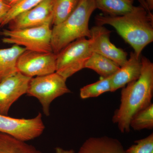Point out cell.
I'll use <instances>...</instances> for the list:
<instances>
[{
    "label": "cell",
    "mask_w": 153,
    "mask_h": 153,
    "mask_svg": "<svg viewBox=\"0 0 153 153\" xmlns=\"http://www.w3.org/2000/svg\"><path fill=\"white\" fill-rule=\"evenodd\" d=\"M66 79L55 72L52 74L32 77L27 94L38 99L44 114L50 115V105L55 99L71 92L66 84Z\"/></svg>",
    "instance_id": "5b68a950"
},
{
    "label": "cell",
    "mask_w": 153,
    "mask_h": 153,
    "mask_svg": "<svg viewBox=\"0 0 153 153\" xmlns=\"http://www.w3.org/2000/svg\"><path fill=\"white\" fill-rule=\"evenodd\" d=\"M148 10L151 12L153 10V0H145Z\"/></svg>",
    "instance_id": "484cf974"
},
{
    "label": "cell",
    "mask_w": 153,
    "mask_h": 153,
    "mask_svg": "<svg viewBox=\"0 0 153 153\" xmlns=\"http://www.w3.org/2000/svg\"><path fill=\"white\" fill-rule=\"evenodd\" d=\"M52 24L47 23L35 27L11 30L4 29L0 32L2 41L8 44L24 46L27 50L51 53Z\"/></svg>",
    "instance_id": "277c9868"
},
{
    "label": "cell",
    "mask_w": 153,
    "mask_h": 153,
    "mask_svg": "<svg viewBox=\"0 0 153 153\" xmlns=\"http://www.w3.org/2000/svg\"><path fill=\"white\" fill-rule=\"evenodd\" d=\"M0 153H43L34 146L0 132Z\"/></svg>",
    "instance_id": "e0dca14e"
},
{
    "label": "cell",
    "mask_w": 153,
    "mask_h": 153,
    "mask_svg": "<svg viewBox=\"0 0 153 153\" xmlns=\"http://www.w3.org/2000/svg\"><path fill=\"white\" fill-rule=\"evenodd\" d=\"M120 68V66L112 60L95 52H92L84 66V68L95 71L101 77L112 76Z\"/></svg>",
    "instance_id": "9a60e30c"
},
{
    "label": "cell",
    "mask_w": 153,
    "mask_h": 153,
    "mask_svg": "<svg viewBox=\"0 0 153 153\" xmlns=\"http://www.w3.org/2000/svg\"><path fill=\"white\" fill-rule=\"evenodd\" d=\"M92 53L88 38H82L73 41L56 55L55 72L67 79L84 68Z\"/></svg>",
    "instance_id": "8992f818"
},
{
    "label": "cell",
    "mask_w": 153,
    "mask_h": 153,
    "mask_svg": "<svg viewBox=\"0 0 153 153\" xmlns=\"http://www.w3.org/2000/svg\"><path fill=\"white\" fill-rule=\"evenodd\" d=\"M142 70L139 78L122 88L120 104L115 111L113 122L123 133L130 131V123L136 114L152 103L153 95V63L141 57Z\"/></svg>",
    "instance_id": "6da1fadb"
},
{
    "label": "cell",
    "mask_w": 153,
    "mask_h": 153,
    "mask_svg": "<svg viewBox=\"0 0 153 153\" xmlns=\"http://www.w3.org/2000/svg\"><path fill=\"white\" fill-rule=\"evenodd\" d=\"M111 76L101 77V79L98 81L80 88L79 93L80 98L85 99L97 97L105 92H111Z\"/></svg>",
    "instance_id": "d6986e66"
},
{
    "label": "cell",
    "mask_w": 153,
    "mask_h": 153,
    "mask_svg": "<svg viewBox=\"0 0 153 153\" xmlns=\"http://www.w3.org/2000/svg\"><path fill=\"white\" fill-rule=\"evenodd\" d=\"M96 9L94 0H80L78 5L63 22L52 29V52L57 53L67 45L82 38H90L88 23Z\"/></svg>",
    "instance_id": "3957f363"
},
{
    "label": "cell",
    "mask_w": 153,
    "mask_h": 153,
    "mask_svg": "<svg viewBox=\"0 0 153 153\" xmlns=\"http://www.w3.org/2000/svg\"><path fill=\"white\" fill-rule=\"evenodd\" d=\"M78 153H127L116 139L107 136L91 137L83 143Z\"/></svg>",
    "instance_id": "4fadbf2b"
},
{
    "label": "cell",
    "mask_w": 153,
    "mask_h": 153,
    "mask_svg": "<svg viewBox=\"0 0 153 153\" xmlns=\"http://www.w3.org/2000/svg\"><path fill=\"white\" fill-rule=\"evenodd\" d=\"M130 127L135 131L153 128V103L134 116L131 121Z\"/></svg>",
    "instance_id": "ffe728a7"
},
{
    "label": "cell",
    "mask_w": 153,
    "mask_h": 153,
    "mask_svg": "<svg viewBox=\"0 0 153 153\" xmlns=\"http://www.w3.org/2000/svg\"><path fill=\"white\" fill-rule=\"evenodd\" d=\"M111 31L103 26L97 25L90 29V48L92 52L98 53L109 58L120 66L127 60V53L118 48L110 40Z\"/></svg>",
    "instance_id": "30bf717a"
},
{
    "label": "cell",
    "mask_w": 153,
    "mask_h": 153,
    "mask_svg": "<svg viewBox=\"0 0 153 153\" xmlns=\"http://www.w3.org/2000/svg\"><path fill=\"white\" fill-rule=\"evenodd\" d=\"M17 70L30 77L52 74L56 71V55L26 50L19 56Z\"/></svg>",
    "instance_id": "ba28073f"
},
{
    "label": "cell",
    "mask_w": 153,
    "mask_h": 153,
    "mask_svg": "<svg viewBox=\"0 0 153 153\" xmlns=\"http://www.w3.org/2000/svg\"><path fill=\"white\" fill-rule=\"evenodd\" d=\"M80 0H55L52 25L63 22L74 10Z\"/></svg>",
    "instance_id": "ac0fdd59"
},
{
    "label": "cell",
    "mask_w": 153,
    "mask_h": 153,
    "mask_svg": "<svg viewBox=\"0 0 153 153\" xmlns=\"http://www.w3.org/2000/svg\"><path fill=\"white\" fill-rule=\"evenodd\" d=\"M54 2L55 0H44L34 7L22 12L9 22L8 30L35 27L48 23L52 24Z\"/></svg>",
    "instance_id": "9c48e42d"
},
{
    "label": "cell",
    "mask_w": 153,
    "mask_h": 153,
    "mask_svg": "<svg viewBox=\"0 0 153 153\" xmlns=\"http://www.w3.org/2000/svg\"><path fill=\"white\" fill-rule=\"evenodd\" d=\"M44 129L41 113L32 119L16 118L0 114V132L20 140L26 142L38 137Z\"/></svg>",
    "instance_id": "52a82bcc"
},
{
    "label": "cell",
    "mask_w": 153,
    "mask_h": 153,
    "mask_svg": "<svg viewBox=\"0 0 153 153\" xmlns=\"http://www.w3.org/2000/svg\"><path fill=\"white\" fill-rule=\"evenodd\" d=\"M44 1V0H22L16 5L11 8L2 23L0 25V27H3L7 25L9 22L17 15L34 7Z\"/></svg>",
    "instance_id": "44dd1931"
},
{
    "label": "cell",
    "mask_w": 153,
    "mask_h": 153,
    "mask_svg": "<svg viewBox=\"0 0 153 153\" xmlns=\"http://www.w3.org/2000/svg\"><path fill=\"white\" fill-rule=\"evenodd\" d=\"M96 9L107 16H121L133 10L134 0H94Z\"/></svg>",
    "instance_id": "2e32d148"
},
{
    "label": "cell",
    "mask_w": 153,
    "mask_h": 153,
    "mask_svg": "<svg viewBox=\"0 0 153 153\" xmlns=\"http://www.w3.org/2000/svg\"><path fill=\"white\" fill-rule=\"evenodd\" d=\"M4 1L8 4L11 6V7H13L18 4L22 0H4Z\"/></svg>",
    "instance_id": "d4e9b609"
},
{
    "label": "cell",
    "mask_w": 153,
    "mask_h": 153,
    "mask_svg": "<svg viewBox=\"0 0 153 153\" xmlns=\"http://www.w3.org/2000/svg\"><path fill=\"white\" fill-rule=\"evenodd\" d=\"M141 57L131 52L126 63L111 76V92L122 88L139 78L142 66Z\"/></svg>",
    "instance_id": "7c38bea8"
},
{
    "label": "cell",
    "mask_w": 153,
    "mask_h": 153,
    "mask_svg": "<svg viewBox=\"0 0 153 153\" xmlns=\"http://www.w3.org/2000/svg\"><path fill=\"white\" fill-rule=\"evenodd\" d=\"M32 78L18 71L0 82V114L8 115L12 105L27 93Z\"/></svg>",
    "instance_id": "8fae6325"
},
{
    "label": "cell",
    "mask_w": 153,
    "mask_h": 153,
    "mask_svg": "<svg viewBox=\"0 0 153 153\" xmlns=\"http://www.w3.org/2000/svg\"><path fill=\"white\" fill-rule=\"evenodd\" d=\"M126 152L127 153H153V133L135 141Z\"/></svg>",
    "instance_id": "7402d4cb"
},
{
    "label": "cell",
    "mask_w": 153,
    "mask_h": 153,
    "mask_svg": "<svg viewBox=\"0 0 153 153\" xmlns=\"http://www.w3.org/2000/svg\"><path fill=\"white\" fill-rule=\"evenodd\" d=\"M138 1H139L140 4V6H141L143 7L144 8L147 10L149 11V10H148L146 4V1H145V0H138ZM149 12H150V11H149Z\"/></svg>",
    "instance_id": "4316f807"
},
{
    "label": "cell",
    "mask_w": 153,
    "mask_h": 153,
    "mask_svg": "<svg viewBox=\"0 0 153 153\" xmlns=\"http://www.w3.org/2000/svg\"><path fill=\"white\" fill-rule=\"evenodd\" d=\"M55 152L56 153H74V151L73 149L64 150L62 148L58 147L55 148Z\"/></svg>",
    "instance_id": "cb8c5ba5"
},
{
    "label": "cell",
    "mask_w": 153,
    "mask_h": 153,
    "mask_svg": "<svg viewBox=\"0 0 153 153\" xmlns=\"http://www.w3.org/2000/svg\"><path fill=\"white\" fill-rule=\"evenodd\" d=\"M11 8L4 0H0V25L2 23Z\"/></svg>",
    "instance_id": "603a6c76"
},
{
    "label": "cell",
    "mask_w": 153,
    "mask_h": 153,
    "mask_svg": "<svg viewBox=\"0 0 153 153\" xmlns=\"http://www.w3.org/2000/svg\"><path fill=\"white\" fill-rule=\"evenodd\" d=\"M97 25H109L133 49L138 57L153 41V15L141 6H134L130 12L121 16L98 15L95 18Z\"/></svg>",
    "instance_id": "7a4b0ae2"
},
{
    "label": "cell",
    "mask_w": 153,
    "mask_h": 153,
    "mask_svg": "<svg viewBox=\"0 0 153 153\" xmlns=\"http://www.w3.org/2000/svg\"><path fill=\"white\" fill-rule=\"evenodd\" d=\"M27 49L14 45L10 48L0 49V82L18 72L17 61Z\"/></svg>",
    "instance_id": "5bb4252c"
}]
</instances>
